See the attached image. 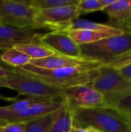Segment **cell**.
<instances>
[{"instance_id": "obj_5", "label": "cell", "mask_w": 131, "mask_h": 132, "mask_svg": "<svg viewBox=\"0 0 131 132\" xmlns=\"http://www.w3.org/2000/svg\"><path fill=\"white\" fill-rule=\"evenodd\" d=\"M37 11L29 5L27 1L0 0V24L37 30Z\"/></svg>"}, {"instance_id": "obj_27", "label": "cell", "mask_w": 131, "mask_h": 132, "mask_svg": "<svg viewBox=\"0 0 131 132\" xmlns=\"http://www.w3.org/2000/svg\"><path fill=\"white\" fill-rule=\"evenodd\" d=\"M2 87H7V83L5 80V77H0V88ZM0 99H3V100H6V101H15V98H8L5 97H3L2 95L0 94Z\"/></svg>"}, {"instance_id": "obj_17", "label": "cell", "mask_w": 131, "mask_h": 132, "mask_svg": "<svg viewBox=\"0 0 131 132\" xmlns=\"http://www.w3.org/2000/svg\"><path fill=\"white\" fill-rule=\"evenodd\" d=\"M17 50L26 54L32 60H39L46 58L56 53L47 46L39 43H22L17 45L14 47Z\"/></svg>"}, {"instance_id": "obj_28", "label": "cell", "mask_w": 131, "mask_h": 132, "mask_svg": "<svg viewBox=\"0 0 131 132\" xmlns=\"http://www.w3.org/2000/svg\"><path fill=\"white\" fill-rule=\"evenodd\" d=\"M100 3L102 6V9L103 11L107 9V7H109L110 5H111L116 0H99Z\"/></svg>"}, {"instance_id": "obj_26", "label": "cell", "mask_w": 131, "mask_h": 132, "mask_svg": "<svg viewBox=\"0 0 131 132\" xmlns=\"http://www.w3.org/2000/svg\"><path fill=\"white\" fill-rule=\"evenodd\" d=\"M116 70H117L120 74L122 75L124 78L131 81V63L124 66L119 69H116Z\"/></svg>"}, {"instance_id": "obj_11", "label": "cell", "mask_w": 131, "mask_h": 132, "mask_svg": "<svg viewBox=\"0 0 131 132\" xmlns=\"http://www.w3.org/2000/svg\"><path fill=\"white\" fill-rule=\"evenodd\" d=\"M63 101H41L36 103L25 111L8 116L4 118V121L7 123L11 122H28L46 114H51L58 110L62 105Z\"/></svg>"}, {"instance_id": "obj_10", "label": "cell", "mask_w": 131, "mask_h": 132, "mask_svg": "<svg viewBox=\"0 0 131 132\" xmlns=\"http://www.w3.org/2000/svg\"><path fill=\"white\" fill-rule=\"evenodd\" d=\"M42 34L33 29L16 28L0 24V52L22 43H39V38Z\"/></svg>"}, {"instance_id": "obj_34", "label": "cell", "mask_w": 131, "mask_h": 132, "mask_svg": "<svg viewBox=\"0 0 131 132\" xmlns=\"http://www.w3.org/2000/svg\"><path fill=\"white\" fill-rule=\"evenodd\" d=\"M0 132H4V131H3V127H0Z\"/></svg>"}, {"instance_id": "obj_13", "label": "cell", "mask_w": 131, "mask_h": 132, "mask_svg": "<svg viewBox=\"0 0 131 132\" xmlns=\"http://www.w3.org/2000/svg\"><path fill=\"white\" fill-rule=\"evenodd\" d=\"M72 29H86V30H92L96 32H105L110 34L112 36H118L121 35L125 32V29L118 27V26H113L103 23L96 22L93 21H89L83 19H76L73 20L69 25L68 26L67 31Z\"/></svg>"}, {"instance_id": "obj_1", "label": "cell", "mask_w": 131, "mask_h": 132, "mask_svg": "<svg viewBox=\"0 0 131 132\" xmlns=\"http://www.w3.org/2000/svg\"><path fill=\"white\" fill-rule=\"evenodd\" d=\"M103 63L97 60H90L85 63L56 70H45L31 64L18 69L34 78L62 90L80 86L89 85L97 76L99 68Z\"/></svg>"}, {"instance_id": "obj_31", "label": "cell", "mask_w": 131, "mask_h": 132, "mask_svg": "<svg viewBox=\"0 0 131 132\" xmlns=\"http://www.w3.org/2000/svg\"><path fill=\"white\" fill-rule=\"evenodd\" d=\"M7 125V122L5 121L4 120L2 119H0V127H4Z\"/></svg>"}, {"instance_id": "obj_30", "label": "cell", "mask_w": 131, "mask_h": 132, "mask_svg": "<svg viewBox=\"0 0 131 132\" xmlns=\"http://www.w3.org/2000/svg\"><path fill=\"white\" fill-rule=\"evenodd\" d=\"M124 26H125L126 28L127 27H131V17L125 22V24L124 25Z\"/></svg>"}, {"instance_id": "obj_23", "label": "cell", "mask_w": 131, "mask_h": 132, "mask_svg": "<svg viewBox=\"0 0 131 132\" xmlns=\"http://www.w3.org/2000/svg\"><path fill=\"white\" fill-rule=\"evenodd\" d=\"M76 7L80 15L97 11H103L99 0H79Z\"/></svg>"}, {"instance_id": "obj_3", "label": "cell", "mask_w": 131, "mask_h": 132, "mask_svg": "<svg viewBox=\"0 0 131 132\" xmlns=\"http://www.w3.org/2000/svg\"><path fill=\"white\" fill-rule=\"evenodd\" d=\"M14 73L5 77L7 88L18 92L27 97L47 101H63L65 100L64 91L32 77L18 68H13Z\"/></svg>"}, {"instance_id": "obj_21", "label": "cell", "mask_w": 131, "mask_h": 132, "mask_svg": "<svg viewBox=\"0 0 131 132\" xmlns=\"http://www.w3.org/2000/svg\"><path fill=\"white\" fill-rule=\"evenodd\" d=\"M105 107L124 114H131V93L105 99Z\"/></svg>"}, {"instance_id": "obj_2", "label": "cell", "mask_w": 131, "mask_h": 132, "mask_svg": "<svg viewBox=\"0 0 131 132\" xmlns=\"http://www.w3.org/2000/svg\"><path fill=\"white\" fill-rule=\"evenodd\" d=\"M71 110L73 127L92 128L100 132H131L128 118L112 108L100 107Z\"/></svg>"}, {"instance_id": "obj_24", "label": "cell", "mask_w": 131, "mask_h": 132, "mask_svg": "<svg viewBox=\"0 0 131 132\" xmlns=\"http://www.w3.org/2000/svg\"><path fill=\"white\" fill-rule=\"evenodd\" d=\"M131 63V54H125L124 56H121L120 57H117L104 65L112 67L113 69H119L124 66H126L127 64Z\"/></svg>"}, {"instance_id": "obj_12", "label": "cell", "mask_w": 131, "mask_h": 132, "mask_svg": "<svg viewBox=\"0 0 131 132\" xmlns=\"http://www.w3.org/2000/svg\"><path fill=\"white\" fill-rule=\"evenodd\" d=\"M90 60H92L83 58V57L76 58V57H71V56L56 54L43 59L31 60L29 64L45 70H56V69L78 66L85 63Z\"/></svg>"}, {"instance_id": "obj_22", "label": "cell", "mask_w": 131, "mask_h": 132, "mask_svg": "<svg viewBox=\"0 0 131 132\" xmlns=\"http://www.w3.org/2000/svg\"><path fill=\"white\" fill-rule=\"evenodd\" d=\"M27 2L35 9L42 10L65 5H76L79 0H29Z\"/></svg>"}, {"instance_id": "obj_14", "label": "cell", "mask_w": 131, "mask_h": 132, "mask_svg": "<svg viewBox=\"0 0 131 132\" xmlns=\"http://www.w3.org/2000/svg\"><path fill=\"white\" fill-rule=\"evenodd\" d=\"M103 12L112 21L124 26L131 17V0H116Z\"/></svg>"}, {"instance_id": "obj_6", "label": "cell", "mask_w": 131, "mask_h": 132, "mask_svg": "<svg viewBox=\"0 0 131 132\" xmlns=\"http://www.w3.org/2000/svg\"><path fill=\"white\" fill-rule=\"evenodd\" d=\"M89 85L101 93L104 99L131 93V81L120 75L117 70L104 64Z\"/></svg>"}, {"instance_id": "obj_29", "label": "cell", "mask_w": 131, "mask_h": 132, "mask_svg": "<svg viewBox=\"0 0 131 132\" xmlns=\"http://www.w3.org/2000/svg\"><path fill=\"white\" fill-rule=\"evenodd\" d=\"M69 132H91L89 128H80V127H73Z\"/></svg>"}, {"instance_id": "obj_20", "label": "cell", "mask_w": 131, "mask_h": 132, "mask_svg": "<svg viewBox=\"0 0 131 132\" xmlns=\"http://www.w3.org/2000/svg\"><path fill=\"white\" fill-rule=\"evenodd\" d=\"M56 111L26 122V132H50L56 118Z\"/></svg>"}, {"instance_id": "obj_35", "label": "cell", "mask_w": 131, "mask_h": 132, "mask_svg": "<svg viewBox=\"0 0 131 132\" xmlns=\"http://www.w3.org/2000/svg\"><path fill=\"white\" fill-rule=\"evenodd\" d=\"M125 29H128V30H130L131 31V27H127V28H124Z\"/></svg>"}, {"instance_id": "obj_8", "label": "cell", "mask_w": 131, "mask_h": 132, "mask_svg": "<svg viewBox=\"0 0 131 132\" xmlns=\"http://www.w3.org/2000/svg\"><path fill=\"white\" fill-rule=\"evenodd\" d=\"M65 101L71 108L105 107L104 96L90 85H80L64 90Z\"/></svg>"}, {"instance_id": "obj_32", "label": "cell", "mask_w": 131, "mask_h": 132, "mask_svg": "<svg viewBox=\"0 0 131 132\" xmlns=\"http://www.w3.org/2000/svg\"><path fill=\"white\" fill-rule=\"evenodd\" d=\"M89 128L90 129V131L91 132H100V131H97V130H95V129L92 128Z\"/></svg>"}, {"instance_id": "obj_16", "label": "cell", "mask_w": 131, "mask_h": 132, "mask_svg": "<svg viewBox=\"0 0 131 132\" xmlns=\"http://www.w3.org/2000/svg\"><path fill=\"white\" fill-rule=\"evenodd\" d=\"M67 33L79 45L90 44L108 37L114 36L108 33L86 29H72L67 31Z\"/></svg>"}, {"instance_id": "obj_25", "label": "cell", "mask_w": 131, "mask_h": 132, "mask_svg": "<svg viewBox=\"0 0 131 132\" xmlns=\"http://www.w3.org/2000/svg\"><path fill=\"white\" fill-rule=\"evenodd\" d=\"M4 132H26V123L11 122L3 127Z\"/></svg>"}, {"instance_id": "obj_15", "label": "cell", "mask_w": 131, "mask_h": 132, "mask_svg": "<svg viewBox=\"0 0 131 132\" xmlns=\"http://www.w3.org/2000/svg\"><path fill=\"white\" fill-rule=\"evenodd\" d=\"M73 112L63 101V105L56 111V118L50 132H69L73 128Z\"/></svg>"}, {"instance_id": "obj_33", "label": "cell", "mask_w": 131, "mask_h": 132, "mask_svg": "<svg viewBox=\"0 0 131 132\" xmlns=\"http://www.w3.org/2000/svg\"><path fill=\"white\" fill-rule=\"evenodd\" d=\"M127 117L128 118V119L130 120V123H131V114H129V115H127Z\"/></svg>"}, {"instance_id": "obj_7", "label": "cell", "mask_w": 131, "mask_h": 132, "mask_svg": "<svg viewBox=\"0 0 131 132\" xmlns=\"http://www.w3.org/2000/svg\"><path fill=\"white\" fill-rule=\"evenodd\" d=\"M80 15L76 5L38 10L36 16V29L66 32L69 23Z\"/></svg>"}, {"instance_id": "obj_18", "label": "cell", "mask_w": 131, "mask_h": 132, "mask_svg": "<svg viewBox=\"0 0 131 132\" xmlns=\"http://www.w3.org/2000/svg\"><path fill=\"white\" fill-rule=\"evenodd\" d=\"M31 60L29 56L15 48L5 50L0 54V60L13 68H19L29 64Z\"/></svg>"}, {"instance_id": "obj_19", "label": "cell", "mask_w": 131, "mask_h": 132, "mask_svg": "<svg viewBox=\"0 0 131 132\" xmlns=\"http://www.w3.org/2000/svg\"><path fill=\"white\" fill-rule=\"evenodd\" d=\"M41 101H42L39 99H36V98H31V97H27L25 99L19 100V101H15L12 104L5 106V107H0V119L4 120L8 116L22 112L25 111V109L29 108L30 106L41 102Z\"/></svg>"}, {"instance_id": "obj_4", "label": "cell", "mask_w": 131, "mask_h": 132, "mask_svg": "<svg viewBox=\"0 0 131 132\" xmlns=\"http://www.w3.org/2000/svg\"><path fill=\"white\" fill-rule=\"evenodd\" d=\"M82 57L102 62L103 64L131 53V31L101 39L98 42L80 45Z\"/></svg>"}, {"instance_id": "obj_9", "label": "cell", "mask_w": 131, "mask_h": 132, "mask_svg": "<svg viewBox=\"0 0 131 132\" xmlns=\"http://www.w3.org/2000/svg\"><path fill=\"white\" fill-rule=\"evenodd\" d=\"M39 43L51 49L56 54L80 58L82 57L80 45L77 44L67 32L51 31L43 33Z\"/></svg>"}]
</instances>
